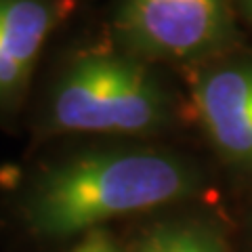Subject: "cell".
I'll use <instances>...</instances> for the list:
<instances>
[{
  "label": "cell",
  "instance_id": "obj_5",
  "mask_svg": "<svg viewBox=\"0 0 252 252\" xmlns=\"http://www.w3.org/2000/svg\"><path fill=\"white\" fill-rule=\"evenodd\" d=\"M69 0H0V112L17 107Z\"/></svg>",
  "mask_w": 252,
  "mask_h": 252
},
{
  "label": "cell",
  "instance_id": "obj_1",
  "mask_svg": "<svg viewBox=\"0 0 252 252\" xmlns=\"http://www.w3.org/2000/svg\"><path fill=\"white\" fill-rule=\"evenodd\" d=\"M189 158L162 147H101L72 154L30 179L19 217L34 235L65 240L114 219L168 208L200 193Z\"/></svg>",
  "mask_w": 252,
  "mask_h": 252
},
{
  "label": "cell",
  "instance_id": "obj_3",
  "mask_svg": "<svg viewBox=\"0 0 252 252\" xmlns=\"http://www.w3.org/2000/svg\"><path fill=\"white\" fill-rule=\"evenodd\" d=\"M114 26L122 49L143 61L204 63L235 36L229 0H120Z\"/></svg>",
  "mask_w": 252,
  "mask_h": 252
},
{
  "label": "cell",
  "instance_id": "obj_6",
  "mask_svg": "<svg viewBox=\"0 0 252 252\" xmlns=\"http://www.w3.org/2000/svg\"><path fill=\"white\" fill-rule=\"evenodd\" d=\"M130 252H231V248L215 220L172 217L149 225Z\"/></svg>",
  "mask_w": 252,
  "mask_h": 252
},
{
  "label": "cell",
  "instance_id": "obj_4",
  "mask_svg": "<svg viewBox=\"0 0 252 252\" xmlns=\"http://www.w3.org/2000/svg\"><path fill=\"white\" fill-rule=\"evenodd\" d=\"M200 65L191 82L195 120L220 160L252 177V57L225 53Z\"/></svg>",
  "mask_w": 252,
  "mask_h": 252
},
{
  "label": "cell",
  "instance_id": "obj_7",
  "mask_svg": "<svg viewBox=\"0 0 252 252\" xmlns=\"http://www.w3.org/2000/svg\"><path fill=\"white\" fill-rule=\"evenodd\" d=\"M72 252H120V248L116 246L114 238L105 229H94L82 235V240Z\"/></svg>",
  "mask_w": 252,
  "mask_h": 252
},
{
  "label": "cell",
  "instance_id": "obj_8",
  "mask_svg": "<svg viewBox=\"0 0 252 252\" xmlns=\"http://www.w3.org/2000/svg\"><path fill=\"white\" fill-rule=\"evenodd\" d=\"M240 2V6H242V11H244V15L252 21V0H238Z\"/></svg>",
  "mask_w": 252,
  "mask_h": 252
},
{
  "label": "cell",
  "instance_id": "obj_2",
  "mask_svg": "<svg viewBox=\"0 0 252 252\" xmlns=\"http://www.w3.org/2000/svg\"><path fill=\"white\" fill-rule=\"evenodd\" d=\"M172 118V97L147 61L124 49H93L78 55L55 82L44 130L143 137L164 130Z\"/></svg>",
  "mask_w": 252,
  "mask_h": 252
}]
</instances>
